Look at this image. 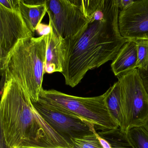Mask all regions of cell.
Segmentation results:
<instances>
[{"instance_id": "obj_1", "label": "cell", "mask_w": 148, "mask_h": 148, "mask_svg": "<svg viewBox=\"0 0 148 148\" xmlns=\"http://www.w3.org/2000/svg\"><path fill=\"white\" fill-rule=\"evenodd\" d=\"M117 0H93L86 17L89 23L78 35L65 40L66 50L62 74L66 85L74 87L87 72L113 60L128 41L119 27Z\"/></svg>"}, {"instance_id": "obj_2", "label": "cell", "mask_w": 148, "mask_h": 148, "mask_svg": "<svg viewBox=\"0 0 148 148\" xmlns=\"http://www.w3.org/2000/svg\"><path fill=\"white\" fill-rule=\"evenodd\" d=\"M1 136L9 148H73L33 108L14 80L5 81L0 103Z\"/></svg>"}, {"instance_id": "obj_3", "label": "cell", "mask_w": 148, "mask_h": 148, "mask_svg": "<svg viewBox=\"0 0 148 148\" xmlns=\"http://www.w3.org/2000/svg\"><path fill=\"white\" fill-rule=\"evenodd\" d=\"M47 43V34L20 40L1 66L4 82L16 81L34 102L43 89Z\"/></svg>"}, {"instance_id": "obj_4", "label": "cell", "mask_w": 148, "mask_h": 148, "mask_svg": "<svg viewBox=\"0 0 148 148\" xmlns=\"http://www.w3.org/2000/svg\"><path fill=\"white\" fill-rule=\"evenodd\" d=\"M39 99L73 114L94 125L96 131L119 128L106 104L105 95L82 97L68 95L56 90L42 89Z\"/></svg>"}, {"instance_id": "obj_5", "label": "cell", "mask_w": 148, "mask_h": 148, "mask_svg": "<svg viewBox=\"0 0 148 148\" xmlns=\"http://www.w3.org/2000/svg\"><path fill=\"white\" fill-rule=\"evenodd\" d=\"M50 30L65 40L78 35L89 23L80 0L46 1Z\"/></svg>"}, {"instance_id": "obj_6", "label": "cell", "mask_w": 148, "mask_h": 148, "mask_svg": "<svg viewBox=\"0 0 148 148\" xmlns=\"http://www.w3.org/2000/svg\"><path fill=\"white\" fill-rule=\"evenodd\" d=\"M122 94L126 132L142 126L148 117V96L139 70L135 69L118 77Z\"/></svg>"}, {"instance_id": "obj_7", "label": "cell", "mask_w": 148, "mask_h": 148, "mask_svg": "<svg viewBox=\"0 0 148 148\" xmlns=\"http://www.w3.org/2000/svg\"><path fill=\"white\" fill-rule=\"evenodd\" d=\"M19 8V0H0V67L19 41L34 37Z\"/></svg>"}, {"instance_id": "obj_8", "label": "cell", "mask_w": 148, "mask_h": 148, "mask_svg": "<svg viewBox=\"0 0 148 148\" xmlns=\"http://www.w3.org/2000/svg\"><path fill=\"white\" fill-rule=\"evenodd\" d=\"M31 102L35 110L42 119L72 146V139L82 137L96 130L94 125L73 114L39 99L37 102Z\"/></svg>"}, {"instance_id": "obj_9", "label": "cell", "mask_w": 148, "mask_h": 148, "mask_svg": "<svg viewBox=\"0 0 148 148\" xmlns=\"http://www.w3.org/2000/svg\"><path fill=\"white\" fill-rule=\"evenodd\" d=\"M118 24L125 39L148 40V0L135 1L128 9L119 12Z\"/></svg>"}, {"instance_id": "obj_10", "label": "cell", "mask_w": 148, "mask_h": 148, "mask_svg": "<svg viewBox=\"0 0 148 148\" xmlns=\"http://www.w3.org/2000/svg\"><path fill=\"white\" fill-rule=\"evenodd\" d=\"M48 34L45 73L60 72L64 69L66 54L65 40L50 30Z\"/></svg>"}, {"instance_id": "obj_11", "label": "cell", "mask_w": 148, "mask_h": 148, "mask_svg": "<svg viewBox=\"0 0 148 148\" xmlns=\"http://www.w3.org/2000/svg\"><path fill=\"white\" fill-rule=\"evenodd\" d=\"M137 53L136 41L128 40L122 46L111 65L115 76L119 77L136 69Z\"/></svg>"}, {"instance_id": "obj_12", "label": "cell", "mask_w": 148, "mask_h": 148, "mask_svg": "<svg viewBox=\"0 0 148 148\" xmlns=\"http://www.w3.org/2000/svg\"><path fill=\"white\" fill-rule=\"evenodd\" d=\"M19 8L25 23L34 35L47 13L46 0H19Z\"/></svg>"}, {"instance_id": "obj_13", "label": "cell", "mask_w": 148, "mask_h": 148, "mask_svg": "<svg viewBox=\"0 0 148 148\" xmlns=\"http://www.w3.org/2000/svg\"><path fill=\"white\" fill-rule=\"evenodd\" d=\"M105 100L108 111L119 129L126 133L121 89L118 81L111 86L104 93Z\"/></svg>"}, {"instance_id": "obj_14", "label": "cell", "mask_w": 148, "mask_h": 148, "mask_svg": "<svg viewBox=\"0 0 148 148\" xmlns=\"http://www.w3.org/2000/svg\"><path fill=\"white\" fill-rule=\"evenodd\" d=\"M97 132L100 138L109 144L111 148H135L128 139L126 133L119 128Z\"/></svg>"}, {"instance_id": "obj_15", "label": "cell", "mask_w": 148, "mask_h": 148, "mask_svg": "<svg viewBox=\"0 0 148 148\" xmlns=\"http://www.w3.org/2000/svg\"><path fill=\"white\" fill-rule=\"evenodd\" d=\"M126 136L135 148H148V132L143 126L131 128Z\"/></svg>"}, {"instance_id": "obj_16", "label": "cell", "mask_w": 148, "mask_h": 148, "mask_svg": "<svg viewBox=\"0 0 148 148\" xmlns=\"http://www.w3.org/2000/svg\"><path fill=\"white\" fill-rule=\"evenodd\" d=\"M72 141L73 148H104L96 130L93 133Z\"/></svg>"}, {"instance_id": "obj_17", "label": "cell", "mask_w": 148, "mask_h": 148, "mask_svg": "<svg viewBox=\"0 0 148 148\" xmlns=\"http://www.w3.org/2000/svg\"><path fill=\"white\" fill-rule=\"evenodd\" d=\"M137 47L138 59L136 69L140 71H148V40H136Z\"/></svg>"}, {"instance_id": "obj_18", "label": "cell", "mask_w": 148, "mask_h": 148, "mask_svg": "<svg viewBox=\"0 0 148 148\" xmlns=\"http://www.w3.org/2000/svg\"><path fill=\"white\" fill-rule=\"evenodd\" d=\"M135 1L133 0H128V1H124V0H117L119 10L121 11H124L128 9L134 3Z\"/></svg>"}, {"instance_id": "obj_19", "label": "cell", "mask_w": 148, "mask_h": 148, "mask_svg": "<svg viewBox=\"0 0 148 148\" xmlns=\"http://www.w3.org/2000/svg\"><path fill=\"white\" fill-rule=\"evenodd\" d=\"M139 71L140 76L143 80V84L148 96V71Z\"/></svg>"}, {"instance_id": "obj_20", "label": "cell", "mask_w": 148, "mask_h": 148, "mask_svg": "<svg viewBox=\"0 0 148 148\" xmlns=\"http://www.w3.org/2000/svg\"><path fill=\"white\" fill-rule=\"evenodd\" d=\"M1 136V148H9L8 147L7 145H6L2 136Z\"/></svg>"}, {"instance_id": "obj_21", "label": "cell", "mask_w": 148, "mask_h": 148, "mask_svg": "<svg viewBox=\"0 0 148 148\" xmlns=\"http://www.w3.org/2000/svg\"><path fill=\"white\" fill-rule=\"evenodd\" d=\"M142 126H143L148 132V118L146 119L144 123L143 124Z\"/></svg>"}]
</instances>
